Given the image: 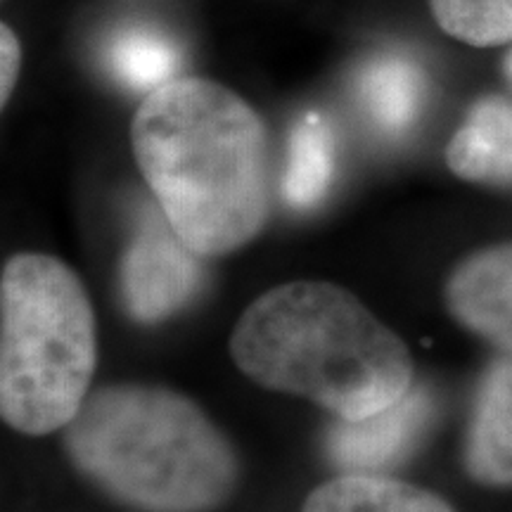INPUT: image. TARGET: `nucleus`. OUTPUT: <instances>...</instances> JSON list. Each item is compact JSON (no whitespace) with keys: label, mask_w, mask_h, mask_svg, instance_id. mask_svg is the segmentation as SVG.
I'll use <instances>...</instances> for the list:
<instances>
[{"label":"nucleus","mask_w":512,"mask_h":512,"mask_svg":"<svg viewBox=\"0 0 512 512\" xmlns=\"http://www.w3.org/2000/svg\"><path fill=\"white\" fill-rule=\"evenodd\" d=\"M439 29L475 48L512 43V0H430Z\"/></svg>","instance_id":"nucleus-13"},{"label":"nucleus","mask_w":512,"mask_h":512,"mask_svg":"<svg viewBox=\"0 0 512 512\" xmlns=\"http://www.w3.org/2000/svg\"><path fill=\"white\" fill-rule=\"evenodd\" d=\"M437 401L425 384H413L399 401L361 420H339L330 427L325 451L342 472L380 475L401 465L430 430Z\"/></svg>","instance_id":"nucleus-6"},{"label":"nucleus","mask_w":512,"mask_h":512,"mask_svg":"<svg viewBox=\"0 0 512 512\" xmlns=\"http://www.w3.org/2000/svg\"><path fill=\"white\" fill-rule=\"evenodd\" d=\"M249 380L302 396L339 420L384 411L413 387L406 344L354 294L332 283H285L261 294L230 337Z\"/></svg>","instance_id":"nucleus-2"},{"label":"nucleus","mask_w":512,"mask_h":512,"mask_svg":"<svg viewBox=\"0 0 512 512\" xmlns=\"http://www.w3.org/2000/svg\"><path fill=\"white\" fill-rule=\"evenodd\" d=\"M131 147L166 223L195 254H230L266 226L268 133L230 88L200 76L162 83L140 102Z\"/></svg>","instance_id":"nucleus-1"},{"label":"nucleus","mask_w":512,"mask_h":512,"mask_svg":"<svg viewBox=\"0 0 512 512\" xmlns=\"http://www.w3.org/2000/svg\"><path fill=\"white\" fill-rule=\"evenodd\" d=\"M302 512H456L434 491L368 472H342L306 498Z\"/></svg>","instance_id":"nucleus-11"},{"label":"nucleus","mask_w":512,"mask_h":512,"mask_svg":"<svg viewBox=\"0 0 512 512\" xmlns=\"http://www.w3.org/2000/svg\"><path fill=\"white\" fill-rule=\"evenodd\" d=\"M98 366L95 313L79 275L48 254H15L0 278V413L43 437L79 413Z\"/></svg>","instance_id":"nucleus-4"},{"label":"nucleus","mask_w":512,"mask_h":512,"mask_svg":"<svg viewBox=\"0 0 512 512\" xmlns=\"http://www.w3.org/2000/svg\"><path fill=\"white\" fill-rule=\"evenodd\" d=\"M446 306L465 330L512 356V242L467 256L448 278Z\"/></svg>","instance_id":"nucleus-7"},{"label":"nucleus","mask_w":512,"mask_h":512,"mask_svg":"<svg viewBox=\"0 0 512 512\" xmlns=\"http://www.w3.org/2000/svg\"><path fill=\"white\" fill-rule=\"evenodd\" d=\"M505 72H508V79L512 81V53L508 55V60H505Z\"/></svg>","instance_id":"nucleus-16"},{"label":"nucleus","mask_w":512,"mask_h":512,"mask_svg":"<svg viewBox=\"0 0 512 512\" xmlns=\"http://www.w3.org/2000/svg\"><path fill=\"white\" fill-rule=\"evenodd\" d=\"M446 164L463 181L512 185V102H475L446 147Z\"/></svg>","instance_id":"nucleus-9"},{"label":"nucleus","mask_w":512,"mask_h":512,"mask_svg":"<svg viewBox=\"0 0 512 512\" xmlns=\"http://www.w3.org/2000/svg\"><path fill=\"white\" fill-rule=\"evenodd\" d=\"M76 470L140 512H211L235 494L240 458L188 396L152 384H107L64 427Z\"/></svg>","instance_id":"nucleus-3"},{"label":"nucleus","mask_w":512,"mask_h":512,"mask_svg":"<svg viewBox=\"0 0 512 512\" xmlns=\"http://www.w3.org/2000/svg\"><path fill=\"white\" fill-rule=\"evenodd\" d=\"M356 95L377 131L406 136L425 110L427 74L408 55H377L358 74Z\"/></svg>","instance_id":"nucleus-10"},{"label":"nucleus","mask_w":512,"mask_h":512,"mask_svg":"<svg viewBox=\"0 0 512 512\" xmlns=\"http://www.w3.org/2000/svg\"><path fill=\"white\" fill-rule=\"evenodd\" d=\"M465 470L484 486H512V356L496 358L479 382L465 437Z\"/></svg>","instance_id":"nucleus-8"},{"label":"nucleus","mask_w":512,"mask_h":512,"mask_svg":"<svg viewBox=\"0 0 512 512\" xmlns=\"http://www.w3.org/2000/svg\"><path fill=\"white\" fill-rule=\"evenodd\" d=\"M169 223H150L126 247L119 266L121 302L138 323L169 320L200 290L202 266Z\"/></svg>","instance_id":"nucleus-5"},{"label":"nucleus","mask_w":512,"mask_h":512,"mask_svg":"<svg viewBox=\"0 0 512 512\" xmlns=\"http://www.w3.org/2000/svg\"><path fill=\"white\" fill-rule=\"evenodd\" d=\"M335 178V136L320 114L311 112L294 126L283 174V197L294 209H313Z\"/></svg>","instance_id":"nucleus-12"},{"label":"nucleus","mask_w":512,"mask_h":512,"mask_svg":"<svg viewBox=\"0 0 512 512\" xmlns=\"http://www.w3.org/2000/svg\"><path fill=\"white\" fill-rule=\"evenodd\" d=\"M22 72V43L10 24H0V102L8 105Z\"/></svg>","instance_id":"nucleus-15"},{"label":"nucleus","mask_w":512,"mask_h":512,"mask_svg":"<svg viewBox=\"0 0 512 512\" xmlns=\"http://www.w3.org/2000/svg\"><path fill=\"white\" fill-rule=\"evenodd\" d=\"M110 67L126 86L136 91H155L176 79V48L166 38L145 29L124 31L110 46Z\"/></svg>","instance_id":"nucleus-14"}]
</instances>
